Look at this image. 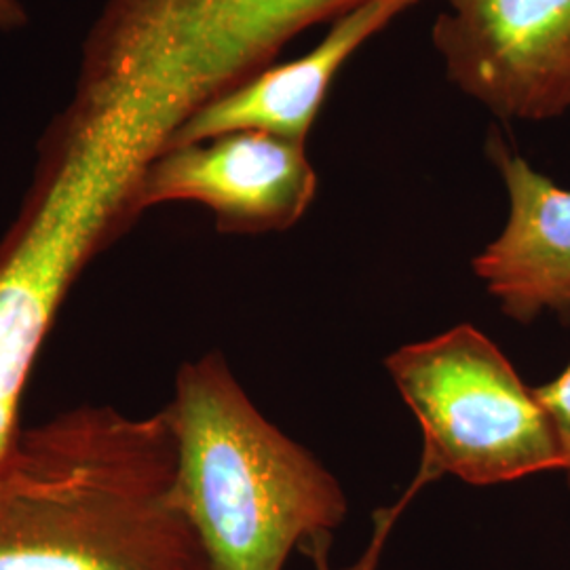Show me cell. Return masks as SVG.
I'll list each match as a JSON object with an SVG mask.
<instances>
[{
    "mask_svg": "<svg viewBox=\"0 0 570 570\" xmlns=\"http://www.w3.org/2000/svg\"><path fill=\"white\" fill-rule=\"evenodd\" d=\"M0 570H212L165 410L81 406L20 429L0 454Z\"/></svg>",
    "mask_w": 570,
    "mask_h": 570,
    "instance_id": "obj_1",
    "label": "cell"
},
{
    "mask_svg": "<svg viewBox=\"0 0 570 570\" xmlns=\"http://www.w3.org/2000/svg\"><path fill=\"white\" fill-rule=\"evenodd\" d=\"M164 410L178 501L212 570H284L292 551L343 527L341 482L266 419L220 353L186 362Z\"/></svg>",
    "mask_w": 570,
    "mask_h": 570,
    "instance_id": "obj_2",
    "label": "cell"
},
{
    "mask_svg": "<svg viewBox=\"0 0 570 570\" xmlns=\"http://www.w3.org/2000/svg\"><path fill=\"white\" fill-rule=\"evenodd\" d=\"M366 0H108L68 112L115 110L161 155L205 104Z\"/></svg>",
    "mask_w": 570,
    "mask_h": 570,
    "instance_id": "obj_3",
    "label": "cell"
},
{
    "mask_svg": "<svg viewBox=\"0 0 570 570\" xmlns=\"http://www.w3.org/2000/svg\"><path fill=\"white\" fill-rule=\"evenodd\" d=\"M389 376L423 433L419 473L471 487L562 471L550 416L482 330L459 324L385 360Z\"/></svg>",
    "mask_w": 570,
    "mask_h": 570,
    "instance_id": "obj_4",
    "label": "cell"
},
{
    "mask_svg": "<svg viewBox=\"0 0 570 570\" xmlns=\"http://www.w3.org/2000/svg\"><path fill=\"white\" fill-rule=\"evenodd\" d=\"M431 39L446 79L501 121L570 112V0H446Z\"/></svg>",
    "mask_w": 570,
    "mask_h": 570,
    "instance_id": "obj_5",
    "label": "cell"
},
{
    "mask_svg": "<svg viewBox=\"0 0 570 570\" xmlns=\"http://www.w3.org/2000/svg\"><path fill=\"white\" fill-rule=\"evenodd\" d=\"M320 178L305 142L266 131H230L169 146L146 167L134 214L164 204H197L228 235L282 233L305 218Z\"/></svg>",
    "mask_w": 570,
    "mask_h": 570,
    "instance_id": "obj_6",
    "label": "cell"
},
{
    "mask_svg": "<svg viewBox=\"0 0 570 570\" xmlns=\"http://www.w3.org/2000/svg\"><path fill=\"white\" fill-rule=\"evenodd\" d=\"M487 153L505 186L508 218L473 258L475 277L518 324L543 313L570 320V188L541 174L499 131H490Z\"/></svg>",
    "mask_w": 570,
    "mask_h": 570,
    "instance_id": "obj_7",
    "label": "cell"
},
{
    "mask_svg": "<svg viewBox=\"0 0 570 570\" xmlns=\"http://www.w3.org/2000/svg\"><path fill=\"white\" fill-rule=\"evenodd\" d=\"M421 0H366L330 23L324 39L305 56L273 63L205 104L167 144L202 142L230 131H266L308 144L327 94L343 66Z\"/></svg>",
    "mask_w": 570,
    "mask_h": 570,
    "instance_id": "obj_8",
    "label": "cell"
},
{
    "mask_svg": "<svg viewBox=\"0 0 570 570\" xmlns=\"http://www.w3.org/2000/svg\"><path fill=\"white\" fill-rule=\"evenodd\" d=\"M534 393L550 416L562 452V473L570 489V364L548 385L534 387Z\"/></svg>",
    "mask_w": 570,
    "mask_h": 570,
    "instance_id": "obj_9",
    "label": "cell"
},
{
    "mask_svg": "<svg viewBox=\"0 0 570 570\" xmlns=\"http://www.w3.org/2000/svg\"><path fill=\"white\" fill-rule=\"evenodd\" d=\"M28 21L26 9L21 7L20 0H0V30L11 32L18 30Z\"/></svg>",
    "mask_w": 570,
    "mask_h": 570,
    "instance_id": "obj_10",
    "label": "cell"
}]
</instances>
